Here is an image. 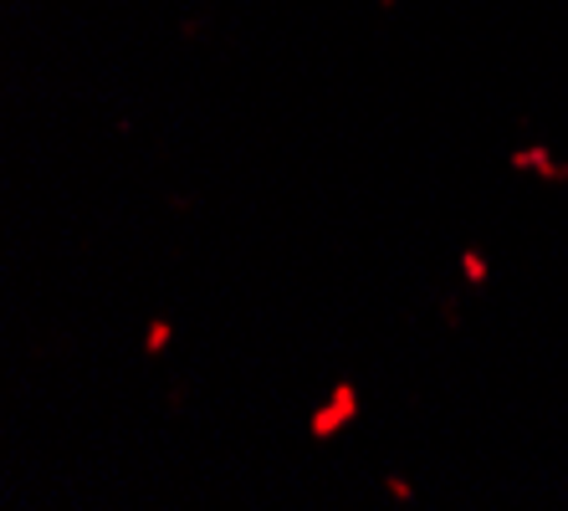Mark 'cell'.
Listing matches in <instances>:
<instances>
[{
  "instance_id": "277c9868",
  "label": "cell",
  "mask_w": 568,
  "mask_h": 511,
  "mask_svg": "<svg viewBox=\"0 0 568 511\" xmlns=\"http://www.w3.org/2000/svg\"><path fill=\"white\" fill-rule=\"evenodd\" d=\"M548 159H554L548 149H517V154H513V170H517V174H523V170H542Z\"/></svg>"
},
{
  "instance_id": "8992f818",
  "label": "cell",
  "mask_w": 568,
  "mask_h": 511,
  "mask_svg": "<svg viewBox=\"0 0 568 511\" xmlns=\"http://www.w3.org/2000/svg\"><path fill=\"white\" fill-rule=\"evenodd\" d=\"M379 6H384V11H395V6H399V0H379Z\"/></svg>"
},
{
  "instance_id": "7a4b0ae2",
  "label": "cell",
  "mask_w": 568,
  "mask_h": 511,
  "mask_svg": "<svg viewBox=\"0 0 568 511\" xmlns=\"http://www.w3.org/2000/svg\"><path fill=\"white\" fill-rule=\"evenodd\" d=\"M487 256H481V251H462V276L466 282H471V287H481V282H487Z\"/></svg>"
},
{
  "instance_id": "5b68a950",
  "label": "cell",
  "mask_w": 568,
  "mask_h": 511,
  "mask_svg": "<svg viewBox=\"0 0 568 511\" xmlns=\"http://www.w3.org/2000/svg\"><path fill=\"white\" fill-rule=\"evenodd\" d=\"M384 491H389L395 501H410V497H415V486L405 481V476H384Z\"/></svg>"
},
{
  "instance_id": "3957f363",
  "label": "cell",
  "mask_w": 568,
  "mask_h": 511,
  "mask_svg": "<svg viewBox=\"0 0 568 511\" xmlns=\"http://www.w3.org/2000/svg\"><path fill=\"white\" fill-rule=\"evenodd\" d=\"M170 338H174V328L164 323V317H159V323H149V333H144V354H149V358L164 354V348H170Z\"/></svg>"
},
{
  "instance_id": "6da1fadb",
  "label": "cell",
  "mask_w": 568,
  "mask_h": 511,
  "mask_svg": "<svg viewBox=\"0 0 568 511\" xmlns=\"http://www.w3.org/2000/svg\"><path fill=\"white\" fill-rule=\"evenodd\" d=\"M354 420H358V389L348 379H338V384H333V394H328V405L313 409L307 430H313V440H333V435L348 430Z\"/></svg>"
}]
</instances>
